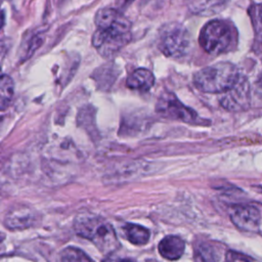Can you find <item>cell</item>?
I'll return each instance as SVG.
<instances>
[{"instance_id":"6da1fadb","label":"cell","mask_w":262,"mask_h":262,"mask_svg":"<svg viewBox=\"0 0 262 262\" xmlns=\"http://www.w3.org/2000/svg\"><path fill=\"white\" fill-rule=\"evenodd\" d=\"M78 235L91 241L103 254H112L119 248L114 227L101 216L92 213H80L74 221Z\"/></svg>"},{"instance_id":"7a4b0ae2","label":"cell","mask_w":262,"mask_h":262,"mask_svg":"<svg viewBox=\"0 0 262 262\" xmlns=\"http://www.w3.org/2000/svg\"><path fill=\"white\" fill-rule=\"evenodd\" d=\"M241 75L237 68L221 61L201 69L193 75L195 87L205 93H224L235 85Z\"/></svg>"},{"instance_id":"3957f363","label":"cell","mask_w":262,"mask_h":262,"mask_svg":"<svg viewBox=\"0 0 262 262\" xmlns=\"http://www.w3.org/2000/svg\"><path fill=\"white\" fill-rule=\"evenodd\" d=\"M158 47L167 57L180 59L186 56L191 50V36L181 24L174 21L168 23L159 30Z\"/></svg>"},{"instance_id":"277c9868","label":"cell","mask_w":262,"mask_h":262,"mask_svg":"<svg viewBox=\"0 0 262 262\" xmlns=\"http://www.w3.org/2000/svg\"><path fill=\"white\" fill-rule=\"evenodd\" d=\"M235 41V32L231 24L221 19L207 23L200 32L199 43L210 54H221L229 51Z\"/></svg>"},{"instance_id":"5b68a950","label":"cell","mask_w":262,"mask_h":262,"mask_svg":"<svg viewBox=\"0 0 262 262\" xmlns=\"http://www.w3.org/2000/svg\"><path fill=\"white\" fill-rule=\"evenodd\" d=\"M156 111L162 117L184 123L198 124L200 121L198 114L192 108L184 105L175 94L171 92H165L159 97Z\"/></svg>"},{"instance_id":"8992f818","label":"cell","mask_w":262,"mask_h":262,"mask_svg":"<svg viewBox=\"0 0 262 262\" xmlns=\"http://www.w3.org/2000/svg\"><path fill=\"white\" fill-rule=\"evenodd\" d=\"M131 40V33L97 29L92 36V45L103 57L116 54Z\"/></svg>"},{"instance_id":"52a82bcc","label":"cell","mask_w":262,"mask_h":262,"mask_svg":"<svg viewBox=\"0 0 262 262\" xmlns=\"http://www.w3.org/2000/svg\"><path fill=\"white\" fill-rule=\"evenodd\" d=\"M219 101L221 106L229 112H241L248 110L251 102V96L250 84L247 78L241 76L233 87L222 93Z\"/></svg>"},{"instance_id":"ba28073f","label":"cell","mask_w":262,"mask_h":262,"mask_svg":"<svg viewBox=\"0 0 262 262\" xmlns=\"http://www.w3.org/2000/svg\"><path fill=\"white\" fill-rule=\"evenodd\" d=\"M230 219L241 230L256 231L260 226L261 214L253 205H237L231 209Z\"/></svg>"},{"instance_id":"9c48e42d","label":"cell","mask_w":262,"mask_h":262,"mask_svg":"<svg viewBox=\"0 0 262 262\" xmlns=\"http://www.w3.org/2000/svg\"><path fill=\"white\" fill-rule=\"evenodd\" d=\"M94 21L97 29L131 33V24L128 18L114 8L105 7L97 10L94 16Z\"/></svg>"},{"instance_id":"30bf717a","label":"cell","mask_w":262,"mask_h":262,"mask_svg":"<svg viewBox=\"0 0 262 262\" xmlns=\"http://www.w3.org/2000/svg\"><path fill=\"white\" fill-rule=\"evenodd\" d=\"M229 0H187V7L193 14L211 16L222 11Z\"/></svg>"},{"instance_id":"8fae6325","label":"cell","mask_w":262,"mask_h":262,"mask_svg":"<svg viewBox=\"0 0 262 262\" xmlns=\"http://www.w3.org/2000/svg\"><path fill=\"white\" fill-rule=\"evenodd\" d=\"M185 249L184 241L176 235H168L164 237L159 244L160 254L168 260L179 259Z\"/></svg>"},{"instance_id":"7c38bea8","label":"cell","mask_w":262,"mask_h":262,"mask_svg":"<svg viewBox=\"0 0 262 262\" xmlns=\"http://www.w3.org/2000/svg\"><path fill=\"white\" fill-rule=\"evenodd\" d=\"M155 84V76L147 69H136L133 71L126 80V85L128 88L139 91H147Z\"/></svg>"},{"instance_id":"4fadbf2b","label":"cell","mask_w":262,"mask_h":262,"mask_svg":"<svg viewBox=\"0 0 262 262\" xmlns=\"http://www.w3.org/2000/svg\"><path fill=\"white\" fill-rule=\"evenodd\" d=\"M119 75V70L115 64L105 63L97 68L92 74V79L96 82L99 89L107 90L116 82Z\"/></svg>"},{"instance_id":"5bb4252c","label":"cell","mask_w":262,"mask_h":262,"mask_svg":"<svg viewBox=\"0 0 262 262\" xmlns=\"http://www.w3.org/2000/svg\"><path fill=\"white\" fill-rule=\"evenodd\" d=\"M123 232L126 238L136 246H143L149 239V230L141 225L127 223L123 227Z\"/></svg>"},{"instance_id":"9a60e30c","label":"cell","mask_w":262,"mask_h":262,"mask_svg":"<svg viewBox=\"0 0 262 262\" xmlns=\"http://www.w3.org/2000/svg\"><path fill=\"white\" fill-rule=\"evenodd\" d=\"M6 225L10 228L27 227L33 221L32 213L27 208H15L6 216Z\"/></svg>"},{"instance_id":"2e32d148","label":"cell","mask_w":262,"mask_h":262,"mask_svg":"<svg viewBox=\"0 0 262 262\" xmlns=\"http://www.w3.org/2000/svg\"><path fill=\"white\" fill-rule=\"evenodd\" d=\"M14 93V83L8 75H2L0 82V108L5 111Z\"/></svg>"},{"instance_id":"e0dca14e","label":"cell","mask_w":262,"mask_h":262,"mask_svg":"<svg viewBox=\"0 0 262 262\" xmlns=\"http://www.w3.org/2000/svg\"><path fill=\"white\" fill-rule=\"evenodd\" d=\"M194 258L196 262H217L218 253L215 247L209 244H202L195 249Z\"/></svg>"},{"instance_id":"ac0fdd59","label":"cell","mask_w":262,"mask_h":262,"mask_svg":"<svg viewBox=\"0 0 262 262\" xmlns=\"http://www.w3.org/2000/svg\"><path fill=\"white\" fill-rule=\"evenodd\" d=\"M60 260L61 262H93L83 251L74 247L66 248L61 252Z\"/></svg>"},{"instance_id":"d6986e66","label":"cell","mask_w":262,"mask_h":262,"mask_svg":"<svg viewBox=\"0 0 262 262\" xmlns=\"http://www.w3.org/2000/svg\"><path fill=\"white\" fill-rule=\"evenodd\" d=\"M42 42H43V36H42L41 34H36V35H34V36L30 39V41L28 42V44H27V48H26V50H25V54H26L25 59H26L27 57L31 56V55L40 47V45L42 44Z\"/></svg>"},{"instance_id":"ffe728a7","label":"cell","mask_w":262,"mask_h":262,"mask_svg":"<svg viewBox=\"0 0 262 262\" xmlns=\"http://www.w3.org/2000/svg\"><path fill=\"white\" fill-rule=\"evenodd\" d=\"M225 262H252V259L244 254L228 251L225 255Z\"/></svg>"},{"instance_id":"44dd1931","label":"cell","mask_w":262,"mask_h":262,"mask_svg":"<svg viewBox=\"0 0 262 262\" xmlns=\"http://www.w3.org/2000/svg\"><path fill=\"white\" fill-rule=\"evenodd\" d=\"M134 0H117V5L120 8H125L126 6H128L131 2H133Z\"/></svg>"},{"instance_id":"7402d4cb","label":"cell","mask_w":262,"mask_h":262,"mask_svg":"<svg viewBox=\"0 0 262 262\" xmlns=\"http://www.w3.org/2000/svg\"><path fill=\"white\" fill-rule=\"evenodd\" d=\"M104 262H130V261L127 259H122L118 257H108L104 260Z\"/></svg>"},{"instance_id":"603a6c76","label":"cell","mask_w":262,"mask_h":262,"mask_svg":"<svg viewBox=\"0 0 262 262\" xmlns=\"http://www.w3.org/2000/svg\"><path fill=\"white\" fill-rule=\"evenodd\" d=\"M259 18H260V21L262 23V6L259 9Z\"/></svg>"},{"instance_id":"cb8c5ba5","label":"cell","mask_w":262,"mask_h":262,"mask_svg":"<svg viewBox=\"0 0 262 262\" xmlns=\"http://www.w3.org/2000/svg\"><path fill=\"white\" fill-rule=\"evenodd\" d=\"M259 42H260V44L262 45V34L259 36Z\"/></svg>"},{"instance_id":"d4e9b609","label":"cell","mask_w":262,"mask_h":262,"mask_svg":"<svg viewBox=\"0 0 262 262\" xmlns=\"http://www.w3.org/2000/svg\"><path fill=\"white\" fill-rule=\"evenodd\" d=\"M145 262H159V261H157V260H152V259H150V260H147V261H145Z\"/></svg>"}]
</instances>
